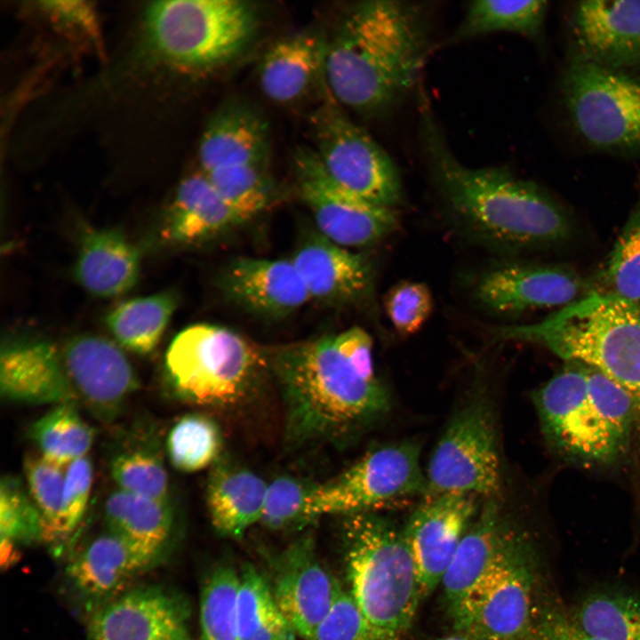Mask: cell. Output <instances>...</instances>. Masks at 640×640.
<instances>
[{"label":"cell","mask_w":640,"mask_h":640,"mask_svg":"<svg viewBox=\"0 0 640 640\" xmlns=\"http://www.w3.org/2000/svg\"><path fill=\"white\" fill-rule=\"evenodd\" d=\"M285 410L292 448L347 445L383 420L390 397L378 379L372 340L362 328L266 348Z\"/></svg>","instance_id":"1"},{"label":"cell","mask_w":640,"mask_h":640,"mask_svg":"<svg viewBox=\"0 0 640 640\" xmlns=\"http://www.w3.org/2000/svg\"><path fill=\"white\" fill-rule=\"evenodd\" d=\"M429 47V20L420 3H355L326 41L325 84L340 106L384 117L412 92Z\"/></svg>","instance_id":"2"},{"label":"cell","mask_w":640,"mask_h":640,"mask_svg":"<svg viewBox=\"0 0 640 640\" xmlns=\"http://www.w3.org/2000/svg\"><path fill=\"white\" fill-rule=\"evenodd\" d=\"M420 138L448 212L469 238L512 252L553 245L571 235L569 214L540 186L505 166L473 168L460 162L426 102Z\"/></svg>","instance_id":"3"},{"label":"cell","mask_w":640,"mask_h":640,"mask_svg":"<svg viewBox=\"0 0 640 640\" xmlns=\"http://www.w3.org/2000/svg\"><path fill=\"white\" fill-rule=\"evenodd\" d=\"M340 517L348 591L377 629L399 640L423 600L403 530L378 512Z\"/></svg>","instance_id":"4"},{"label":"cell","mask_w":640,"mask_h":640,"mask_svg":"<svg viewBox=\"0 0 640 640\" xmlns=\"http://www.w3.org/2000/svg\"><path fill=\"white\" fill-rule=\"evenodd\" d=\"M256 25L255 8L244 1H156L142 14L140 51L159 66L207 73L239 56Z\"/></svg>","instance_id":"5"},{"label":"cell","mask_w":640,"mask_h":640,"mask_svg":"<svg viewBox=\"0 0 640 640\" xmlns=\"http://www.w3.org/2000/svg\"><path fill=\"white\" fill-rule=\"evenodd\" d=\"M165 370L180 399L228 410L249 399L269 365L266 348L236 331L197 324L174 337L165 354Z\"/></svg>","instance_id":"6"},{"label":"cell","mask_w":640,"mask_h":640,"mask_svg":"<svg viewBox=\"0 0 640 640\" xmlns=\"http://www.w3.org/2000/svg\"><path fill=\"white\" fill-rule=\"evenodd\" d=\"M560 92L571 125L586 145L640 156V72L607 68L572 53Z\"/></svg>","instance_id":"7"},{"label":"cell","mask_w":640,"mask_h":640,"mask_svg":"<svg viewBox=\"0 0 640 640\" xmlns=\"http://www.w3.org/2000/svg\"><path fill=\"white\" fill-rule=\"evenodd\" d=\"M498 411L492 392L475 384L456 408L430 457L426 496L445 492L500 495Z\"/></svg>","instance_id":"8"},{"label":"cell","mask_w":640,"mask_h":640,"mask_svg":"<svg viewBox=\"0 0 640 640\" xmlns=\"http://www.w3.org/2000/svg\"><path fill=\"white\" fill-rule=\"evenodd\" d=\"M537 557L517 529L498 561L449 614L453 629L478 640H528L541 587Z\"/></svg>","instance_id":"9"},{"label":"cell","mask_w":640,"mask_h":640,"mask_svg":"<svg viewBox=\"0 0 640 640\" xmlns=\"http://www.w3.org/2000/svg\"><path fill=\"white\" fill-rule=\"evenodd\" d=\"M418 441L375 448L338 476L316 484L311 500L316 520L324 515L377 512L399 501L423 498L428 492Z\"/></svg>","instance_id":"10"},{"label":"cell","mask_w":640,"mask_h":640,"mask_svg":"<svg viewBox=\"0 0 640 640\" xmlns=\"http://www.w3.org/2000/svg\"><path fill=\"white\" fill-rule=\"evenodd\" d=\"M533 401L546 441L563 458L609 467L628 457L589 395L584 364L569 363L534 393Z\"/></svg>","instance_id":"11"},{"label":"cell","mask_w":640,"mask_h":640,"mask_svg":"<svg viewBox=\"0 0 640 640\" xmlns=\"http://www.w3.org/2000/svg\"><path fill=\"white\" fill-rule=\"evenodd\" d=\"M309 125L312 148L334 181L379 205L393 208L401 201L397 166L335 100L317 107L309 117Z\"/></svg>","instance_id":"12"},{"label":"cell","mask_w":640,"mask_h":640,"mask_svg":"<svg viewBox=\"0 0 640 640\" xmlns=\"http://www.w3.org/2000/svg\"><path fill=\"white\" fill-rule=\"evenodd\" d=\"M293 165L300 197L318 232L332 242L346 248L366 246L396 228L392 208L372 203L334 181L312 148H299Z\"/></svg>","instance_id":"13"},{"label":"cell","mask_w":640,"mask_h":640,"mask_svg":"<svg viewBox=\"0 0 640 640\" xmlns=\"http://www.w3.org/2000/svg\"><path fill=\"white\" fill-rule=\"evenodd\" d=\"M272 596L297 635L310 640L342 586L320 561L309 532L292 541L269 561Z\"/></svg>","instance_id":"14"},{"label":"cell","mask_w":640,"mask_h":640,"mask_svg":"<svg viewBox=\"0 0 640 640\" xmlns=\"http://www.w3.org/2000/svg\"><path fill=\"white\" fill-rule=\"evenodd\" d=\"M482 500L463 492L425 496L402 528L416 564L422 599L440 586Z\"/></svg>","instance_id":"15"},{"label":"cell","mask_w":640,"mask_h":640,"mask_svg":"<svg viewBox=\"0 0 640 640\" xmlns=\"http://www.w3.org/2000/svg\"><path fill=\"white\" fill-rule=\"evenodd\" d=\"M583 282L573 270L556 265L504 262L481 273L473 296L484 309L511 316L564 307L580 298Z\"/></svg>","instance_id":"16"},{"label":"cell","mask_w":640,"mask_h":640,"mask_svg":"<svg viewBox=\"0 0 640 640\" xmlns=\"http://www.w3.org/2000/svg\"><path fill=\"white\" fill-rule=\"evenodd\" d=\"M61 357L76 399L103 422L113 421L139 388L125 354L104 338L76 336Z\"/></svg>","instance_id":"17"},{"label":"cell","mask_w":640,"mask_h":640,"mask_svg":"<svg viewBox=\"0 0 640 640\" xmlns=\"http://www.w3.org/2000/svg\"><path fill=\"white\" fill-rule=\"evenodd\" d=\"M183 599L158 586L129 588L97 606L89 640H193Z\"/></svg>","instance_id":"18"},{"label":"cell","mask_w":640,"mask_h":640,"mask_svg":"<svg viewBox=\"0 0 640 640\" xmlns=\"http://www.w3.org/2000/svg\"><path fill=\"white\" fill-rule=\"evenodd\" d=\"M570 28L572 54L607 68L640 72V0L579 2Z\"/></svg>","instance_id":"19"},{"label":"cell","mask_w":640,"mask_h":640,"mask_svg":"<svg viewBox=\"0 0 640 640\" xmlns=\"http://www.w3.org/2000/svg\"><path fill=\"white\" fill-rule=\"evenodd\" d=\"M219 286L229 301L264 318L285 317L310 300L291 260L237 258L221 271Z\"/></svg>","instance_id":"20"},{"label":"cell","mask_w":640,"mask_h":640,"mask_svg":"<svg viewBox=\"0 0 640 640\" xmlns=\"http://www.w3.org/2000/svg\"><path fill=\"white\" fill-rule=\"evenodd\" d=\"M0 392L22 404L76 403L61 354L49 341L20 337L4 341L0 355Z\"/></svg>","instance_id":"21"},{"label":"cell","mask_w":640,"mask_h":640,"mask_svg":"<svg viewBox=\"0 0 640 640\" xmlns=\"http://www.w3.org/2000/svg\"><path fill=\"white\" fill-rule=\"evenodd\" d=\"M310 299L332 306L356 303L369 295L373 272L362 254L340 246L319 232L310 234L291 259Z\"/></svg>","instance_id":"22"},{"label":"cell","mask_w":640,"mask_h":640,"mask_svg":"<svg viewBox=\"0 0 640 640\" xmlns=\"http://www.w3.org/2000/svg\"><path fill=\"white\" fill-rule=\"evenodd\" d=\"M516 530L500 495L482 500L440 584L448 612L464 601L484 579Z\"/></svg>","instance_id":"23"},{"label":"cell","mask_w":640,"mask_h":640,"mask_svg":"<svg viewBox=\"0 0 640 640\" xmlns=\"http://www.w3.org/2000/svg\"><path fill=\"white\" fill-rule=\"evenodd\" d=\"M156 559L107 529L71 557L66 573L82 596L100 605L128 590Z\"/></svg>","instance_id":"24"},{"label":"cell","mask_w":640,"mask_h":640,"mask_svg":"<svg viewBox=\"0 0 640 640\" xmlns=\"http://www.w3.org/2000/svg\"><path fill=\"white\" fill-rule=\"evenodd\" d=\"M268 135L267 121L252 107L238 101L222 105L207 122L200 139L201 172L266 164Z\"/></svg>","instance_id":"25"},{"label":"cell","mask_w":640,"mask_h":640,"mask_svg":"<svg viewBox=\"0 0 640 640\" xmlns=\"http://www.w3.org/2000/svg\"><path fill=\"white\" fill-rule=\"evenodd\" d=\"M326 41L313 31L284 37L265 52L258 78L262 92L280 104L306 97L321 81L325 83Z\"/></svg>","instance_id":"26"},{"label":"cell","mask_w":640,"mask_h":640,"mask_svg":"<svg viewBox=\"0 0 640 640\" xmlns=\"http://www.w3.org/2000/svg\"><path fill=\"white\" fill-rule=\"evenodd\" d=\"M268 484L254 472L220 458L210 472L206 505L214 529L238 539L260 523Z\"/></svg>","instance_id":"27"},{"label":"cell","mask_w":640,"mask_h":640,"mask_svg":"<svg viewBox=\"0 0 640 640\" xmlns=\"http://www.w3.org/2000/svg\"><path fill=\"white\" fill-rule=\"evenodd\" d=\"M139 271L140 254L119 230L82 232L75 276L87 292L98 297L123 294L135 284Z\"/></svg>","instance_id":"28"},{"label":"cell","mask_w":640,"mask_h":640,"mask_svg":"<svg viewBox=\"0 0 640 640\" xmlns=\"http://www.w3.org/2000/svg\"><path fill=\"white\" fill-rule=\"evenodd\" d=\"M242 224L200 171L179 185L170 205L164 237L176 244L212 238Z\"/></svg>","instance_id":"29"},{"label":"cell","mask_w":640,"mask_h":640,"mask_svg":"<svg viewBox=\"0 0 640 640\" xmlns=\"http://www.w3.org/2000/svg\"><path fill=\"white\" fill-rule=\"evenodd\" d=\"M575 622L603 640H640V591L620 583H601L569 607Z\"/></svg>","instance_id":"30"},{"label":"cell","mask_w":640,"mask_h":640,"mask_svg":"<svg viewBox=\"0 0 640 640\" xmlns=\"http://www.w3.org/2000/svg\"><path fill=\"white\" fill-rule=\"evenodd\" d=\"M107 529L135 547L158 557L173 526L171 503L121 490L111 492L104 504Z\"/></svg>","instance_id":"31"},{"label":"cell","mask_w":640,"mask_h":640,"mask_svg":"<svg viewBox=\"0 0 640 640\" xmlns=\"http://www.w3.org/2000/svg\"><path fill=\"white\" fill-rule=\"evenodd\" d=\"M548 2L480 0L468 3L462 20L452 35L460 42L490 33L508 32L531 39L542 33Z\"/></svg>","instance_id":"32"},{"label":"cell","mask_w":640,"mask_h":640,"mask_svg":"<svg viewBox=\"0 0 640 640\" xmlns=\"http://www.w3.org/2000/svg\"><path fill=\"white\" fill-rule=\"evenodd\" d=\"M176 306V294L165 291L120 304L106 323L122 346L145 355L156 347Z\"/></svg>","instance_id":"33"},{"label":"cell","mask_w":640,"mask_h":640,"mask_svg":"<svg viewBox=\"0 0 640 640\" xmlns=\"http://www.w3.org/2000/svg\"><path fill=\"white\" fill-rule=\"evenodd\" d=\"M237 620L242 640H296L298 636L276 605L266 577L251 564L239 572Z\"/></svg>","instance_id":"34"},{"label":"cell","mask_w":640,"mask_h":640,"mask_svg":"<svg viewBox=\"0 0 640 640\" xmlns=\"http://www.w3.org/2000/svg\"><path fill=\"white\" fill-rule=\"evenodd\" d=\"M28 436L44 458L67 466L87 455L95 432L78 412L76 403L69 402L56 404L33 422Z\"/></svg>","instance_id":"35"},{"label":"cell","mask_w":640,"mask_h":640,"mask_svg":"<svg viewBox=\"0 0 640 640\" xmlns=\"http://www.w3.org/2000/svg\"><path fill=\"white\" fill-rule=\"evenodd\" d=\"M223 438L218 423L203 413H188L172 427L166 438L169 460L186 473L212 467L221 457Z\"/></svg>","instance_id":"36"},{"label":"cell","mask_w":640,"mask_h":640,"mask_svg":"<svg viewBox=\"0 0 640 640\" xmlns=\"http://www.w3.org/2000/svg\"><path fill=\"white\" fill-rule=\"evenodd\" d=\"M204 174L242 224L265 212L275 199V185L266 164L222 168Z\"/></svg>","instance_id":"37"},{"label":"cell","mask_w":640,"mask_h":640,"mask_svg":"<svg viewBox=\"0 0 640 640\" xmlns=\"http://www.w3.org/2000/svg\"><path fill=\"white\" fill-rule=\"evenodd\" d=\"M28 491L40 517L41 540L51 546L67 542L63 524V489L66 466L41 454L24 460Z\"/></svg>","instance_id":"38"},{"label":"cell","mask_w":640,"mask_h":640,"mask_svg":"<svg viewBox=\"0 0 640 640\" xmlns=\"http://www.w3.org/2000/svg\"><path fill=\"white\" fill-rule=\"evenodd\" d=\"M239 572L217 565L208 575L200 596V639L242 640L237 620Z\"/></svg>","instance_id":"39"},{"label":"cell","mask_w":640,"mask_h":640,"mask_svg":"<svg viewBox=\"0 0 640 640\" xmlns=\"http://www.w3.org/2000/svg\"><path fill=\"white\" fill-rule=\"evenodd\" d=\"M1 564L8 568L18 557V546L41 540L40 517L20 479L4 476L0 484Z\"/></svg>","instance_id":"40"},{"label":"cell","mask_w":640,"mask_h":640,"mask_svg":"<svg viewBox=\"0 0 640 640\" xmlns=\"http://www.w3.org/2000/svg\"><path fill=\"white\" fill-rule=\"evenodd\" d=\"M109 472L119 490L171 503L168 474L156 445H132L116 452Z\"/></svg>","instance_id":"41"},{"label":"cell","mask_w":640,"mask_h":640,"mask_svg":"<svg viewBox=\"0 0 640 640\" xmlns=\"http://www.w3.org/2000/svg\"><path fill=\"white\" fill-rule=\"evenodd\" d=\"M597 292L640 305V193L604 264Z\"/></svg>","instance_id":"42"},{"label":"cell","mask_w":640,"mask_h":640,"mask_svg":"<svg viewBox=\"0 0 640 640\" xmlns=\"http://www.w3.org/2000/svg\"><path fill=\"white\" fill-rule=\"evenodd\" d=\"M316 484L280 476L268 485L260 523L276 532L302 530L316 519L311 500Z\"/></svg>","instance_id":"43"},{"label":"cell","mask_w":640,"mask_h":640,"mask_svg":"<svg viewBox=\"0 0 640 640\" xmlns=\"http://www.w3.org/2000/svg\"><path fill=\"white\" fill-rule=\"evenodd\" d=\"M384 308L396 332L407 337L419 332L429 318L434 300L425 284L401 281L386 293Z\"/></svg>","instance_id":"44"},{"label":"cell","mask_w":640,"mask_h":640,"mask_svg":"<svg viewBox=\"0 0 640 640\" xmlns=\"http://www.w3.org/2000/svg\"><path fill=\"white\" fill-rule=\"evenodd\" d=\"M310 640H391L364 614L350 592L342 589Z\"/></svg>","instance_id":"45"},{"label":"cell","mask_w":640,"mask_h":640,"mask_svg":"<svg viewBox=\"0 0 640 640\" xmlns=\"http://www.w3.org/2000/svg\"><path fill=\"white\" fill-rule=\"evenodd\" d=\"M528 640H603L581 628L572 619L570 609L551 588H540Z\"/></svg>","instance_id":"46"},{"label":"cell","mask_w":640,"mask_h":640,"mask_svg":"<svg viewBox=\"0 0 640 640\" xmlns=\"http://www.w3.org/2000/svg\"><path fill=\"white\" fill-rule=\"evenodd\" d=\"M93 481V468L85 456L65 468L63 524L66 540L75 534L85 515Z\"/></svg>","instance_id":"47"},{"label":"cell","mask_w":640,"mask_h":640,"mask_svg":"<svg viewBox=\"0 0 640 640\" xmlns=\"http://www.w3.org/2000/svg\"><path fill=\"white\" fill-rule=\"evenodd\" d=\"M435 640H478L473 636L460 630L453 629L450 634L440 636Z\"/></svg>","instance_id":"48"}]
</instances>
